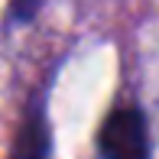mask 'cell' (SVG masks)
Wrapping results in <instances>:
<instances>
[{
  "instance_id": "6da1fadb",
  "label": "cell",
  "mask_w": 159,
  "mask_h": 159,
  "mask_svg": "<svg viewBox=\"0 0 159 159\" xmlns=\"http://www.w3.org/2000/svg\"><path fill=\"white\" fill-rule=\"evenodd\" d=\"M98 149L104 159H149V130L140 107H117L107 114L98 133Z\"/></svg>"
},
{
  "instance_id": "7a4b0ae2",
  "label": "cell",
  "mask_w": 159,
  "mask_h": 159,
  "mask_svg": "<svg viewBox=\"0 0 159 159\" xmlns=\"http://www.w3.org/2000/svg\"><path fill=\"white\" fill-rule=\"evenodd\" d=\"M49 156V130H46V120L39 114L23 120L16 133V149H13V159H46Z\"/></svg>"
},
{
  "instance_id": "3957f363",
  "label": "cell",
  "mask_w": 159,
  "mask_h": 159,
  "mask_svg": "<svg viewBox=\"0 0 159 159\" xmlns=\"http://www.w3.org/2000/svg\"><path fill=\"white\" fill-rule=\"evenodd\" d=\"M39 7H42V0H10L7 20H10V23H33Z\"/></svg>"
}]
</instances>
